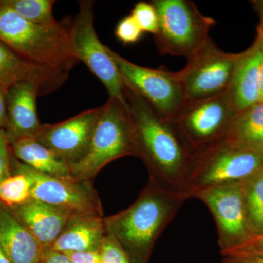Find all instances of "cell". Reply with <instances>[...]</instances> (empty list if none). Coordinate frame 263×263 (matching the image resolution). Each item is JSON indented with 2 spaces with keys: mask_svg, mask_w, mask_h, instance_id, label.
<instances>
[{
  "mask_svg": "<svg viewBox=\"0 0 263 263\" xmlns=\"http://www.w3.org/2000/svg\"><path fill=\"white\" fill-rule=\"evenodd\" d=\"M124 98L133 121L136 157L146 166L149 179L182 193L193 151L174 123L125 86Z\"/></svg>",
  "mask_w": 263,
  "mask_h": 263,
  "instance_id": "1",
  "label": "cell"
},
{
  "mask_svg": "<svg viewBox=\"0 0 263 263\" xmlns=\"http://www.w3.org/2000/svg\"><path fill=\"white\" fill-rule=\"evenodd\" d=\"M187 197L149 179L130 206L104 218L106 234L113 237L133 263H148L159 237Z\"/></svg>",
  "mask_w": 263,
  "mask_h": 263,
  "instance_id": "2",
  "label": "cell"
},
{
  "mask_svg": "<svg viewBox=\"0 0 263 263\" xmlns=\"http://www.w3.org/2000/svg\"><path fill=\"white\" fill-rule=\"evenodd\" d=\"M71 23H33L0 0V41L34 63L69 72L79 62L71 42Z\"/></svg>",
  "mask_w": 263,
  "mask_h": 263,
  "instance_id": "3",
  "label": "cell"
},
{
  "mask_svg": "<svg viewBox=\"0 0 263 263\" xmlns=\"http://www.w3.org/2000/svg\"><path fill=\"white\" fill-rule=\"evenodd\" d=\"M127 156L136 157L133 121L127 103L109 98L101 107L87 153L70 166L79 181H92L105 166Z\"/></svg>",
  "mask_w": 263,
  "mask_h": 263,
  "instance_id": "4",
  "label": "cell"
},
{
  "mask_svg": "<svg viewBox=\"0 0 263 263\" xmlns=\"http://www.w3.org/2000/svg\"><path fill=\"white\" fill-rule=\"evenodd\" d=\"M263 166V156L226 138L194 152L182 193L189 198L205 189L239 182Z\"/></svg>",
  "mask_w": 263,
  "mask_h": 263,
  "instance_id": "5",
  "label": "cell"
},
{
  "mask_svg": "<svg viewBox=\"0 0 263 263\" xmlns=\"http://www.w3.org/2000/svg\"><path fill=\"white\" fill-rule=\"evenodd\" d=\"M157 10L158 32L156 46L162 55L189 57L210 39L209 32L215 20L202 14L190 0H154Z\"/></svg>",
  "mask_w": 263,
  "mask_h": 263,
  "instance_id": "6",
  "label": "cell"
},
{
  "mask_svg": "<svg viewBox=\"0 0 263 263\" xmlns=\"http://www.w3.org/2000/svg\"><path fill=\"white\" fill-rule=\"evenodd\" d=\"M126 87L149 104L156 113L171 121L186 102L178 72L142 67L126 60L107 46Z\"/></svg>",
  "mask_w": 263,
  "mask_h": 263,
  "instance_id": "7",
  "label": "cell"
},
{
  "mask_svg": "<svg viewBox=\"0 0 263 263\" xmlns=\"http://www.w3.org/2000/svg\"><path fill=\"white\" fill-rule=\"evenodd\" d=\"M94 2L79 3V11L71 23V42L78 61L82 62L103 83L109 98L127 103L124 85L115 62L109 54L107 46L100 42L94 24Z\"/></svg>",
  "mask_w": 263,
  "mask_h": 263,
  "instance_id": "8",
  "label": "cell"
},
{
  "mask_svg": "<svg viewBox=\"0 0 263 263\" xmlns=\"http://www.w3.org/2000/svg\"><path fill=\"white\" fill-rule=\"evenodd\" d=\"M239 53H227L212 38L189 57L178 72L186 101L214 98L226 93Z\"/></svg>",
  "mask_w": 263,
  "mask_h": 263,
  "instance_id": "9",
  "label": "cell"
},
{
  "mask_svg": "<svg viewBox=\"0 0 263 263\" xmlns=\"http://www.w3.org/2000/svg\"><path fill=\"white\" fill-rule=\"evenodd\" d=\"M235 114L223 94L186 101L171 122L195 152L226 138Z\"/></svg>",
  "mask_w": 263,
  "mask_h": 263,
  "instance_id": "10",
  "label": "cell"
},
{
  "mask_svg": "<svg viewBox=\"0 0 263 263\" xmlns=\"http://www.w3.org/2000/svg\"><path fill=\"white\" fill-rule=\"evenodd\" d=\"M193 198L203 202L214 216L221 254L239 248L253 237L247 221L240 181L205 189Z\"/></svg>",
  "mask_w": 263,
  "mask_h": 263,
  "instance_id": "11",
  "label": "cell"
},
{
  "mask_svg": "<svg viewBox=\"0 0 263 263\" xmlns=\"http://www.w3.org/2000/svg\"><path fill=\"white\" fill-rule=\"evenodd\" d=\"M13 168L27 175L32 181V196L74 214L103 216L101 201L92 181L61 179L34 171L13 157Z\"/></svg>",
  "mask_w": 263,
  "mask_h": 263,
  "instance_id": "12",
  "label": "cell"
},
{
  "mask_svg": "<svg viewBox=\"0 0 263 263\" xmlns=\"http://www.w3.org/2000/svg\"><path fill=\"white\" fill-rule=\"evenodd\" d=\"M100 113L101 107L85 110L57 124H42L34 138L72 165L87 153Z\"/></svg>",
  "mask_w": 263,
  "mask_h": 263,
  "instance_id": "13",
  "label": "cell"
},
{
  "mask_svg": "<svg viewBox=\"0 0 263 263\" xmlns=\"http://www.w3.org/2000/svg\"><path fill=\"white\" fill-rule=\"evenodd\" d=\"M43 96L41 88L32 81H23L7 89L8 126L10 145L24 138H34L42 124L37 112V98Z\"/></svg>",
  "mask_w": 263,
  "mask_h": 263,
  "instance_id": "14",
  "label": "cell"
},
{
  "mask_svg": "<svg viewBox=\"0 0 263 263\" xmlns=\"http://www.w3.org/2000/svg\"><path fill=\"white\" fill-rule=\"evenodd\" d=\"M69 72L34 63L0 41V86L8 89L20 81L35 83L42 95L56 91L68 79Z\"/></svg>",
  "mask_w": 263,
  "mask_h": 263,
  "instance_id": "15",
  "label": "cell"
},
{
  "mask_svg": "<svg viewBox=\"0 0 263 263\" xmlns=\"http://www.w3.org/2000/svg\"><path fill=\"white\" fill-rule=\"evenodd\" d=\"M262 58L260 40L239 53L224 96L235 114L259 103V67Z\"/></svg>",
  "mask_w": 263,
  "mask_h": 263,
  "instance_id": "16",
  "label": "cell"
},
{
  "mask_svg": "<svg viewBox=\"0 0 263 263\" xmlns=\"http://www.w3.org/2000/svg\"><path fill=\"white\" fill-rule=\"evenodd\" d=\"M10 210L43 249L51 248L74 214L34 199Z\"/></svg>",
  "mask_w": 263,
  "mask_h": 263,
  "instance_id": "17",
  "label": "cell"
},
{
  "mask_svg": "<svg viewBox=\"0 0 263 263\" xmlns=\"http://www.w3.org/2000/svg\"><path fill=\"white\" fill-rule=\"evenodd\" d=\"M0 246L11 263H39L43 248L10 209L0 204Z\"/></svg>",
  "mask_w": 263,
  "mask_h": 263,
  "instance_id": "18",
  "label": "cell"
},
{
  "mask_svg": "<svg viewBox=\"0 0 263 263\" xmlns=\"http://www.w3.org/2000/svg\"><path fill=\"white\" fill-rule=\"evenodd\" d=\"M105 235L103 216L73 214L51 249L64 254L98 251Z\"/></svg>",
  "mask_w": 263,
  "mask_h": 263,
  "instance_id": "19",
  "label": "cell"
},
{
  "mask_svg": "<svg viewBox=\"0 0 263 263\" xmlns=\"http://www.w3.org/2000/svg\"><path fill=\"white\" fill-rule=\"evenodd\" d=\"M10 148L15 159L37 172L53 177L75 179L69 164L34 138L19 140L10 145Z\"/></svg>",
  "mask_w": 263,
  "mask_h": 263,
  "instance_id": "20",
  "label": "cell"
},
{
  "mask_svg": "<svg viewBox=\"0 0 263 263\" xmlns=\"http://www.w3.org/2000/svg\"><path fill=\"white\" fill-rule=\"evenodd\" d=\"M226 139L238 148L263 156V103L235 114Z\"/></svg>",
  "mask_w": 263,
  "mask_h": 263,
  "instance_id": "21",
  "label": "cell"
},
{
  "mask_svg": "<svg viewBox=\"0 0 263 263\" xmlns=\"http://www.w3.org/2000/svg\"><path fill=\"white\" fill-rule=\"evenodd\" d=\"M247 221L253 236L263 235V166L240 181Z\"/></svg>",
  "mask_w": 263,
  "mask_h": 263,
  "instance_id": "22",
  "label": "cell"
},
{
  "mask_svg": "<svg viewBox=\"0 0 263 263\" xmlns=\"http://www.w3.org/2000/svg\"><path fill=\"white\" fill-rule=\"evenodd\" d=\"M32 199V181L29 176L12 167V174L0 181V204L13 209Z\"/></svg>",
  "mask_w": 263,
  "mask_h": 263,
  "instance_id": "23",
  "label": "cell"
},
{
  "mask_svg": "<svg viewBox=\"0 0 263 263\" xmlns=\"http://www.w3.org/2000/svg\"><path fill=\"white\" fill-rule=\"evenodd\" d=\"M15 13L29 22L41 25L59 24L53 15V0H1Z\"/></svg>",
  "mask_w": 263,
  "mask_h": 263,
  "instance_id": "24",
  "label": "cell"
},
{
  "mask_svg": "<svg viewBox=\"0 0 263 263\" xmlns=\"http://www.w3.org/2000/svg\"><path fill=\"white\" fill-rule=\"evenodd\" d=\"M131 15L143 32L151 33L155 35L158 32V15L152 3L139 2L136 3L132 10Z\"/></svg>",
  "mask_w": 263,
  "mask_h": 263,
  "instance_id": "25",
  "label": "cell"
},
{
  "mask_svg": "<svg viewBox=\"0 0 263 263\" xmlns=\"http://www.w3.org/2000/svg\"><path fill=\"white\" fill-rule=\"evenodd\" d=\"M103 263H133L113 237L105 235L99 249Z\"/></svg>",
  "mask_w": 263,
  "mask_h": 263,
  "instance_id": "26",
  "label": "cell"
},
{
  "mask_svg": "<svg viewBox=\"0 0 263 263\" xmlns=\"http://www.w3.org/2000/svg\"><path fill=\"white\" fill-rule=\"evenodd\" d=\"M143 31L132 15L124 17L118 23L115 34L124 44L136 43L142 37Z\"/></svg>",
  "mask_w": 263,
  "mask_h": 263,
  "instance_id": "27",
  "label": "cell"
},
{
  "mask_svg": "<svg viewBox=\"0 0 263 263\" xmlns=\"http://www.w3.org/2000/svg\"><path fill=\"white\" fill-rule=\"evenodd\" d=\"M13 156L5 129H0V181L12 174Z\"/></svg>",
  "mask_w": 263,
  "mask_h": 263,
  "instance_id": "28",
  "label": "cell"
},
{
  "mask_svg": "<svg viewBox=\"0 0 263 263\" xmlns=\"http://www.w3.org/2000/svg\"><path fill=\"white\" fill-rule=\"evenodd\" d=\"M221 263H263V254L256 252H231L221 254Z\"/></svg>",
  "mask_w": 263,
  "mask_h": 263,
  "instance_id": "29",
  "label": "cell"
},
{
  "mask_svg": "<svg viewBox=\"0 0 263 263\" xmlns=\"http://www.w3.org/2000/svg\"><path fill=\"white\" fill-rule=\"evenodd\" d=\"M71 263H103L98 251L70 252L65 254Z\"/></svg>",
  "mask_w": 263,
  "mask_h": 263,
  "instance_id": "30",
  "label": "cell"
},
{
  "mask_svg": "<svg viewBox=\"0 0 263 263\" xmlns=\"http://www.w3.org/2000/svg\"><path fill=\"white\" fill-rule=\"evenodd\" d=\"M39 263H71L65 254L51 248L43 249L42 257Z\"/></svg>",
  "mask_w": 263,
  "mask_h": 263,
  "instance_id": "31",
  "label": "cell"
},
{
  "mask_svg": "<svg viewBox=\"0 0 263 263\" xmlns=\"http://www.w3.org/2000/svg\"><path fill=\"white\" fill-rule=\"evenodd\" d=\"M238 252H256V253L263 254V235L252 237L239 248L235 249L233 252H228V253Z\"/></svg>",
  "mask_w": 263,
  "mask_h": 263,
  "instance_id": "32",
  "label": "cell"
},
{
  "mask_svg": "<svg viewBox=\"0 0 263 263\" xmlns=\"http://www.w3.org/2000/svg\"><path fill=\"white\" fill-rule=\"evenodd\" d=\"M6 91L7 89L0 86V129L5 130L8 126Z\"/></svg>",
  "mask_w": 263,
  "mask_h": 263,
  "instance_id": "33",
  "label": "cell"
},
{
  "mask_svg": "<svg viewBox=\"0 0 263 263\" xmlns=\"http://www.w3.org/2000/svg\"><path fill=\"white\" fill-rule=\"evenodd\" d=\"M257 36L260 40L261 48H262V58H261L260 67H259V103H263V35L257 32Z\"/></svg>",
  "mask_w": 263,
  "mask_h": 263,
  "instance_id": "34",
  "label": "cell"
},
{
  "mask_svg": "<svg viewBox=\"0 0 263 263\" xmlns=\"http://www.w3.org/2000/svg\"><path fill=\"white\" fill-rule=\"evenodd\" d=\"M254 9L257 12L259 18V24L257 27V32L263 35V0H255L252 2Z\"/></svg>",
  "mask_w": 263,
  "mask_h": 263,
  "instance_id": "35",
  "label": "cell"
},
{
  "mask_svg": "<svg viewBox=\"0 0 263 263\" xmlns=\"http://www.w3.org/2000/svg\"><path fill=\"white\" fill-rule=\"evenodd\" d=\"M0 263H11L1 246H0Z\"/></svg>",
  "mask_w": 263,
  "mask_h": 263,
  "instance_id": "36",
  "label": "cell"
},
{
  "mask_svg": "<svg viewBox=\"0 0 263 263\" xmlns=\"http://www.w3.org/2000/svg\"></svg>",
  "mask_w": 263,
  "mask_h": 263,
  "instance_id": "37",
  "label": "cell"
}]
</instances>
